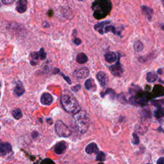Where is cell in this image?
<instances>
[{"label": "cell", "mask_w": 164, "mask_h": 164, "mask_svg": "<svg viewBox=\"0 0 164 164\" xmlns=\"http://www.w3.org/2000/svg\"><path fill=\"white\" fill-rule=\"evenodd\" d=\"M112 5L110 0H96L92 5L93 16L96 19H102L110 14Z\"/></svg>", "instance_id": "obj_1"}, {"label": "cell", "mask_w": 164, "mask_h": 164, "mask_svg": "<svg viewBox=\"0 0 164 164\" xmlns=\"http://www.w3.org/2000/svg\"><path fill=\"white\" fill-rule=\"evenodd\" d=\"M62 105L65 111L75 114L80 111V106L75 97L71 95L63 94L60 97Z\"/></svg>", "instance_id": "obj_2"}, {"label": "cell", "mask_w": 164, "mask_h": 164, "mask_svg": "<svg viewBox=\"0 0 164 164\" xmlns=\"http://www.w3.org/2000/svg\"><path fill=\"white\" fill-rule=\"evenodd\" d=\"M73 118L74 123L79 132L81 134H83L87 132L90 124V119L87 113L80 110V112L74 114Z\"/></svg>", "instance_id": "obj_3"}, {"label": "cell", "mask_w": 164, "mask_h": 164, "mask_svg": "<svg viewBox=\"0 0 164 164\" xmlns=\"http://www.w3.org/2000/svg\"><path fill=\"white\" fill-rule=\"evenodd\" d=\"M55 132L61 137H68L71 135V131L63 121L58 120L55 123Z\"/></svg>", "instance_id": "obj_4"}, {"label": "cell", "mask_w": 164, "mask_h": 164, "mask_svg": "<svg viewBox=\"0 0 164 164\" xmlns=\"http://www.w3.org/2000/svg\"><path fill=\"white\" fill-rule=\"evenodd\" d=\"M120 58H121V55L119 53H118V58L117 59L116 64L115 65H112L110 67H109V69L111 73L114 76L117 77L121 76L122 74L123 73V68L121 64Z\"/></svg>", "instance_id": "obj_5"}, {"label": "cell", "mask_w": 164, "mask_h": 164, "mask_svg": "<svg viewBox=\"0 0 164 164\" xmlns=\"http://www.w3.org/2000/svg\"><path fill=\"white\" fill-rule=\"evenodd\" d=\"M96 78L102 87H105L108 82V76L103 71H99L96 74Z\"/></svg>", "instance_id": "obj_6"}, {"label": "cell", "mask_w": 164, "mask_h": 164, "mask_svg": "<svg viewBox=\"0 0 164 164\" xmlns=\"http://www.w3.org/2000/svg\"><path fill=\"white\" fill-rule=\"evenodd\" d=\"M89 70L87 67H82L76 70L73 73V76L77 78H85L89 75Z\"/></svg>", "instance_id": "obj_7"}, {"label": "cell", "mask_w": 164, "mask_h": 164, "mask_svg": "<svg viewBox=\"0 0 164 164\" xmlns=\"http://www.w3.org/2000/svg\"><path fill=\"white\" fill-rule=\"evenodd\" d=\"M151 94L153 98L164 96V87L161 85H154Z\"/></svg>", "instance_id": "obj_8"}, {"label": "cell", "mask_w": 164, "mask_h": 164, "mask_svg": "<svg viewBox=\"0 0 164 164\" xmlns=\"http://www.w3.org/2000/svg\"><path fill=\"white\" fill-rule=\"evenodd\" d=\"M12 151V148L10 144L8 142L0 144V156H4Z\"/></svg>", "instance_id": "obj_9"}, {"label": "cell", "mask_w": 164, "mask_h": 164, "mask_svg": "<svg viewBox=\"0 0 164 164\" xmlns=\"http://www.w3.org/2000/svg\"><path fill=\"white\" fill-rule=\"evenodd\" d=\"M27 0H19L16 3V10L20 14H23L27 10Z\"/></svg>", "instance_id": "obj_10"}, {"label": "cell", "mask_w": 164, "mask_h": 164, "mask_svg": "<svg viewBox=\"0 0 164 164\" xmlns=\"http://www.w3.org/2000/svg\"><path fill=\"white\" fill-rule=\"evenodd\" d=\"M67 149L66 142L64 141L59 142L55 146L54 151L56 154H62Z\"/></svg>", "instance_id": "obj_11"}, {"label": "cell", "mask_w": 164, "mask_h": 164, "mask_svg": "<svg viewBox=\"0 0 164 164\" xmlns=\"http://www.w3.org/2000/svg\"><path fill=\"white\" fill-rule=\"evenodd\" d=\"M53 101V96L49 93H44L40 97V102L44 105H51Z\"/></svg>", "instance_id": "obj_12"}, {"label": "cell", "mask_w": 164, "mask_h": 164, "mask_svg": "<svg viewBox=\"0 0 164 164\" xmlns=\"http://www.w3.org/2000/svg\"><path fill=\"white\" fill-rule=\"evenodd\" d=\"M123 30V28L122 27L121 28H117L115 27L114 26L112 25H108L106 26L104 29V33H108V32H112L113 34L118 35L119 37H121V32Z\"/></svg>", "instance_id": "obj_13"}, {"label": "cell", "mask_w": 164, "mask_h": 164, "mask_svg": "<svg viewBox=\"0 0 164 164\" xmlns=\"http://www.w3.org/2000/svg\"><path fill=\"white\" fill-rule=\"evenodd\" d=\"M110 23H111L110 21H105L97 23L96 25H94V30L96 31L99 32L101 35H103L104 29H105V27L106 26V25H108V24H110Z\"/></svg>", "instance_id": "obj_14"}, {"label": "cell", "mask_w": 164, "mask_h": 164, "mask_svg": "<svg viewBox=\"0 0 164 164\" xmlns=\"http://www.w3.org/2000/svg\"><path fill=\"white\" fill-rule=\"evenodd\" d=\"M14 94L18 97L21 96L22 95H23L24 93L25 92V88H24L23 83L20 81H18L17 82L16 87H15L14 89Z\"/></svg>", "instance_id": "obj_15"}, {"label": "cell", "mask_w": 164, "mask_h": 164, "mask_svg": "<svg viewBox=\"0 0 164 164\" xmlns=\"http://www.w3.org/2000/svg\"><path fill=\"white\" fill-rule=\"evenodd\" d=\"M85 152L87 154H92V153H99V149L96 143H91L89 144L85 148Z\"/></svg>", "instance_id": "obj_16"}, {"label": "cell", "mask_w": 164, "mask_h": 164, "mask_svg": "<svg viewBox=\"0 0 164 164\" xmlns=\"http://www.w3.org/2000/svg\"><path fill=\"white\" fill-rule=\"evenodd\" d=\"M142 10L143 11V13L145 15V16L147 17L148 19L151 20L153 17V8H151V7H149L148 6L145 5H142Z\"/></svg>", "instance_id": "obj_17"}, {"label": "cell", "mask_w": 164, "mask_h": 164, "mask_svg": "<svg viewBox=\"0 0 164 164\" xmlns=\"http://www.w3.org/2000/svg\"><path fill=\"white\" fill-rule=\"evenodd\" d=\"M105 59L106 62L109 64H112L117 61V55L114 52H108L105 55Z\"/></svg>", "instance_id": "obj_18"}, {"label": "cell", "mask_w": 164, "mask_h": 164, "mask_svg": "<svg viewBox=\"0 0 164 164\" xmlns=\"http://www.w3.org/2000/svg\"><path fill=\"white\" fill-rule=\"evenodd\" d=\"M141 116H142V123L145 124V122L150 119L151 117V113L150 108H143L141 111Z\"/></svg>", "instance_id": "obj_19"}, {"label": "cell", "mask_w": 164, "mask_h": 164, "mask_svg": "<svg viewBox=\"0 0 164 164\" xmlns=\"http://www.w3.org/2000/svg\"><path fill=\"white\" fill-rule=\"evenodd\" d=\"M30 56L32 58V60L30 61V64H32V65H36L37 64L38 58L41 59L40 51H39L32 53L30 54Z\"/></svg>", "instance_id": "obj_20"}, {"label": "cell", "mask_w": 164, "mask_h": 164, "mask_svg": "<svg viewBox=\"0 0 164 164\" xmlns=\"http://www.w3.org/2000/svg\"><path fill=\"white\" fill-rule=\"evenodd\" d=\"M85 87L87 91H91L92 89L96 88V83H95L93 78H89L85 82Z\"/></svg>", "instance_id": "obj_21"}, {"label": "cell", "mask_w": 164, "mask_h": 164, "mask_svg": "<svg viewBox=\"0 0 164 164\" xmlns=\"http://www.w3.org/2000/svg\"><path fill=\"white\" fill-rule=\"evenodd\" d=\"M146 80H147L148 82L149 83H153L156 82L158 80V75L156 73L153 72H149L146 76Z\"/></svg>", "instance_id": "obj_22"}, {"label": "cell", "mask_w": 164, "mask_h": 164, "mask_svg": "<svg viewBox=\"0 0 164 164\" xmlns=\"http://www.w3.org/2000/svg\"><path fill=\"white\" fill-rule=\"evenodd\" d=\"M108 95L110 96V97H111L112 99H115L116 97H117V95L116 94L115 91H113L111 89H106V91L105 92H101V96L102 97H104L106 96H108Z\"/></svg>", "instance_id": "obj_23"}, {"label": "cell", "mask_w": 164, "mask_h": 164, "mask_svg": "<svg viewBox=\"0 0 164 164\" xmlns=\"http://www.w3.org/2000/svg\"><path fill=\"white\" fill-rule=\"evenodd\" d=\"M76 60L78 63L80 64H85L88 61V57L84 53H80L77 55Z\"/></svg>", "instance_id": "obj_24"}, {"label": "cell", "mask_w": 164, "mask_h": 164, "mask_svg": "<svg viewBox=\"0 0 164 164\" xmlns=\"http://www.w3.org/2000/svg\"><path fill=\"white\" fill-rule=\"evenodd\" d=\"M154 117L159 119L164 117V106L156 108V110L154 112Z\"/></svg>", "instance_id": "obj_25"}, {"label": "cell", "mask_w": 164, "mask_h": 164, "mask_svg": "<svg viewBox=\"0 0 164 164\" xmlns=\"http://www.w3.org/2000/svg\"><path fill=\"white\" fill-rule=\"evenodd\" d=\"M133 47L136 52H141L144 48V46L141 41L137 40L133 44Z\"/></svg>", "instance_id": "obj_26"}, {"label": "cell", "mask_w": 164, "mask_h": 164, "mask_svg": "<svg viewBox=\"0 0 164 164\" xmlns=\"http://www.w3.org/2000/svg\"><path fill=\"white\" fill-rule=\"evenodd\" d=\"M153 58H154L153 53H150V54H148L146 56H141V57H140L139 58V60L140 62H141V63H145V62L149 61V60L152 59Z\"/></svg>", "instance_id": "obj_27"}, {"label": "cell", "mask_w": 164, "mask_h": 164, "mask_svg": "<svg viewBox=\"0 0 164 164\" xmlns=\"http://www.w3.org/2000/svg\"><path fill=\"white\" fill-rule=\"evenodd\" d=\"M151 103L154 105L156 108L159 107L164 106V99H159V100H151Z\"/></svg>", "instance_id": "obj_28"}, {"label": "cell", "mask_w": 164, "mask_h": 164, "mask_svg": "<svg viewBox=\"0 0 164 164\" xmlns=\"http://www.w3.org/2000/svg\"><path fill=\"white\" fill-rule=\"evenodd\" d=\"M12 115L16 119H20L23 117V114H22L21 110V109L19 108L15 109L14 110H13V112H12Z\"/></svg>", "instance_id": "obj_29"}, {"label": "cell", "mask_w": 164, "mask_h": 164, "mask_svg": "<svg viewBox=\"0 0 164 164\" xmlns=\"http://www.w3.org/2000/svg\"><path fill=\"white\" fill-rule=\"evenodd\" d=\"M105 157L106 155L103 152H99L96 156V160L97 161H100V162H103L105 160Z\"/></svg>", "instance_id": "obj_30"}, {"label": "cell", "mask_w": 164, "mask_h": 164, "mask_svg": "<svg viewBox=\"0 0 164 164\" xmlns=\"http://www.w3.org/2000/svg\"><path fill=\"white\" fill-rule=\"evenodd\" d=\"M132 136H133V140H132L133 144H135V145L139 144V142H140V140H139V139L138 135H137V133H133V135H132Z\"/></svg>", "instance_id": "obj_31"}, {"label": "cell", "mask_w": 164, "mask_h": 164, "mask_svg": "<svg viewBox=\"0 0 164 164\" xmlns=\"http://www.w3.org/2000/svg\"><path fill=\"white\" fill-rule=\"evenodd\" d=\"M40 164H55L52 160L49 159H46L41 162Z\"/></svg>", "instance_id": "obj_32"}, {"label": "cell", "mask_w": 164, "mask_h": 164, "mask_svg": "<svg viewBox=\"0 0 164 164\" xmlns=\"http://www.w3.org/2000/svg\"><path fill=\"white\" fill-rule=\"evenodd\" d=\"M40 56H41V60H44L46 58V53L44 51V48H41L40 49Z\"/></svg>", "instance_id": "obj_33"}, {"label": "cell", "mask_w": 164, "mask_h": 164, "mask_svg": "<svg viewBox=\"0 0 164 164\" xmlns=\"http://www.w3.org/2000/svg\"><path fill=\"white\" fill-rule=\"evenodd\" d=\"M61 74V76L63 77V78L65 80V81H66L69 84V85H71V83H72V82H71V79L69 78V77H68V76H66L65 75H64V74H63V73H60Z\"/></svg>", "instance_id": "obj_34"}, {"label": "cell", "mask_w": 164, "mask_h": 164, "mask_svg": "<svg viewBox=\"0 0 164 164\" xmlns=\"http://www.w3.org/2000/svg\"><path fill=\"white\" fill-rule=\"evenodd\" d=\"M81 89V85H76V86H74V87H71V90L72 91L74 92H77L80 91V89Z\"/></svg>", "instance_id": "obj_35"}, {"label": "cell", "mask_w": 164, "mask_h": 164, "mask_svg": "<svg viewBox=\"0 0 164 164\" xmlns=\"http://www.w3.org/2000/svg\"><path fill=\"white\" fill-rule=\"evenodd\" d=\"M16 1V0H2V3L4 5H10Z\"/></svg>", "instance_id": "obj_36"}, {"label": "cell", "mask_w": 164, "mask_h": 164, "mask_svg": "<svg viewBox=\"0 0 164 164\" xmlns=\"http://www.w3.org/2000/svg\"><path fill=\"white\" fill-rule=\"evenodd\" d=\"M73 43H74V44H76V46H79L82 44V40L78 38H75L73 40Z\"/></svg>", "instance_id": "obj_37"}, {"label": "cell", "mask_w": 164, "mask_h": 164, "mask_svg": "<svg viewBox=\"0 0 164 164\" xmlns=\"http://www.w3.org/2000/svg\"><path fill=\"white\" fill-rule=\"evenodd\" d=\"M156 164H164V157H161L159 159H158Z\"/></svg>", "instance_id": "obj_38"}, {"label": "cell", "mask_w": 164, "mask_h": 164, "mask_svg": "<svg viewBox=\"0 0 164 164\" xmlns=\"http://www.w3.org/2000/svg\"><path fill=\"white\" fill-rule=\"evenodd\" d=\"M48 14H47V15L49 17H51L53 16V10H49V11H48V12H47Z\"/></svg>", "instance_id": "obj_39"}, {"label": "cell", "mask_w": 164, "mask_h": 164, "mask_svg": "<svg viewBox=\"0 0 164 164\" xmlns=\"http://www.w3.org/2000/svg\"><path fill=\"white\" fill-rule=\"evenodd\" d=\"M60 73V70L58 69L55 68V69H54V72H53V73H54V74H57V73Z\"/></svg>", "instance_id": "obj_40"}, {"label": "cell", "mask_w": 164, "mask_h": 164, "mask_svg": "<svg viewBox=\"0 0 164 164\" xmlns=\"http://www.w3.org/2000/svg\"><path fill=\"white\" fill-rule=\"evenodd\" d=\"M162 69H159V70L157 71V73L158 74H163V73H162Z\"/></svg>", "instance_id": "obj_41"}, {"label": "cell", "mask_w": 164, "mask_h": 164, "mask_svg": "<svg viewBox=\"0 0 164 164\" xmlns=\"http://www.w3.org/2000/svg\"><path fill=\"white\" fill-rule=\"evenodd\" d=\"M161 1V2L162 3V5H163V6L164 7V0H160Z\"/></svg>", "instance_id": "obj_42"}, {"label": "cell", "mask_w": 164, "mask_h": 164, "mask_svg": "<svg viewBox=\"0 0 164 164\" xmlns=\"http://www.w3.org/2000/svg\"><path fill=\"white\" fill-rule=\"evenodd\" d=\"M162 29L163 30H164V24L162 25Z\"/></svg>", "instance_id": "obj_43"}, {"label": "cell", "mask_w": 164, "mask_h": 164, "mask_svg": "<svg viewBox=\"0 0 164 164\" xmlns=\"http://www.w3.org/2000/svg\"><path fill=\"white\" fill-rule=\"evenodd\" d=\"M1 83L0 82V88H1Z\"/></svg>", "instance_id": "obj_44"}, {"label": "cell", "mask_w": 164, "mask_h": 164, "mask_svg": "<svg viewBox=\"0 0 164 164\" xmlns=\"http://www.w3.org/2000/svg\"><path fill=\"white\" fill-rule=\"evenodd\" d=\"M98 164H103V163H98Z\"/></svg>", "instance_id": "obj_45"}, {"label": "cell", "mask_w": 164, "mask_h": 164, "mask_svg": "<svg viewBox=\"0 0 164 164\" xmlns=\"http://www.w3.org/2000/svg\"><path fill=\"white\" fill-rule=\"evenodd\" d=\"M78 1H83V0H78Z\"/></svg>", "instance_id": "obj_46"}, {"label": "cell", "mask_w": 164, "mask_h": 164, "mask_svg": "<svg viewBox=\"0 0 164 164\" xmlns=\"http://www.w3.org/2000/svg\"><path fill=\"white\" fill-rule=\"evenodd\" d=\"M1 3H0V7H1Z\"/></svg>", "instance_id": "obj_47"}, {"label": "cell", "mask_w": 164, "mask_h": 164, "mask_svg": "<svg viewBox=\"0 0 164 164\" xmlns=\"http://www.w3.org/2000/svg\"><path fill=\"white\" fill-rule=\"evenodd\" d=\"M0 96H1V94H0Z\"/></svg>", "instance_id": "obj_48"}, {"label": "cell", "mask_w": 164, "mask_h": 164, "mask_svg": "<svg viewBox=\"0 0 164 164\" xmlns=\"http://www.w3.org/2000/svg\"><path fill=\"white\" fill-rule=\"evenodd\" d=\"M0 128H1V126H0Z\"/></svg>", "instance_id": "obj_49"}, {"label": "cell", "mask_w": 164, "mask_h": 164, "mask_svg": "<svg viewBox=\"0 0 164 164\" xmlns=\"http://www.w3.org/2000/svg\"><path fill=\"white\" fill-rule=\"evenodd\" d=\"M148 164H150V163H148Z\"/></svg>", "instance_id": "obj_50"}]
</instances>
